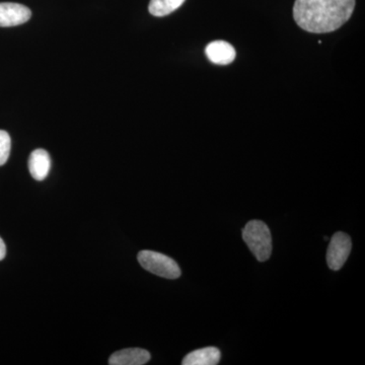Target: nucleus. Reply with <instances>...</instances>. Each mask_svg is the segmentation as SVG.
<instances>
[{
  "mask_svg": "<svg viewBox=\"0 0 365 365\" xmlns=\"http://www.w3.org/2000/svg\"><path fill=\"white\" fill-rule=\"evenodd\" d=\"M51 169V158L45 150H34L29 160V170L36 181H43Z\"/></svg>",
  "mask_w": 365,
  "mask_h": 365,
  "instance_id": "nucleus-8",
  "label": "nucleus"
},
{
  "mask_svg": "<svg viewBox=\"0 0 365 365\" xmlns=\"http://www.w3.org/2000/svg\"><path fill=\"white\" fill-rule=\"evenodd\" d=\"M32 16L30 9L23 4L13 2L0 4V26H16L23 25Z\"/></svg>",
  "mask_w": 365,
  "mask_h": 365,
  "instance_id": "nucleus-5",
  "label": "nucleus"
},
{
  "mask_svg": "<svg viewBox=\"0 0 365 365\" xmlns=\"http://www.w3.org/2000/svg\"><path fill=\"white\" fill-rule=\"evenodd\" d=\"M355 0H295V23L309 33L334 32L351 18Z\"/></svg>",
  "mask_w": 365,
  "mask_h": 365,
  "instance_id": "nucleus-1",
  "label": "nucleus"
},
{
  "mask_svg": "<svg viewBox=\"0 0 365 365\" xmlns=\"http://www.w3.org/2000/svg\"><path fill=\"white\" fill-rule=\"evenodd\" d=\"M11 148V136L6 131L0 130V167L9 160Z\"/></svg>",
  "mask_w": 365,
  "mask_h": 365,
  "instance_id": "nucleus-11",
  "label": "nucleus"
},
{
  "mask_svg": "<svg viewBox=\"0 0 365 365\" xmlns=\"http://www.w3.org/2000/svg\"><path fill=\"white\" fill-rule=\"evenodd\" d=\"M137 259L145 270L160 277L177 279L181 276V269L177 262L165 255L144 250L138 254Z\"/></svg>",
  "mask_w": 365,
  "mask_h": 365,
  "instance_id": "nucleus-3",
  "label": "nucleus"
},
{
  "mask_svg": "<svg viewBox=\"0 0 365 365\" xmlns=\"http://www.w3.org/2000/svg\"><path fill=\"white\" fill-rule=\"evenodd\" d=\"M220 360V351L216 347H206L189 353L182 359V365H216Z\"/></svg>",
  "mask_w": 365,
  "mask_h": 365,
  "instance_id": "nucleus-9",
  "label": "nucleus"
},
{
  "mask_svg": "<svg viewBox=\"0 0 365 365\" xmlns=\"http://www.w3.org/2000/svg\"><path fill=\"white\" fill-rule=\"evenodd\" d=\"M352 242L349 235L338 232L333 235L327 251V263L333 271L340 270L351 252Z\"/></svg>",
  "mask_w": 365,
  "mask_h": 365,
  "instance_id": "nucleus-4",
  "label": "nucleus"
},
{
  "mask_svg": "<svg viewBox=\"0 0 365 365\" xmlns=\"http://www.w3.org/2000/svg\"><path fill=\"white\" fill-rule=\"evenodd\" d=\"M6 255V247L4 242L2 241L1 237H0V261L4 260V257Z\"/></svg>",
  "mask_w": 365,
  "mask_h": 365,
  "instance_id": "nucleus-12",
  "label": "nucleus"
},
{
  "mask_svg": "<svg viewBox=\"0 0 365 365\" xmlns=\"http://www.w3.org/2000/svg\"><path fill=\"white\" fill-rule=\"evenodd\" d=\"M185 0H150L148 11L155 16H165L174 13L184 4Z\"/></svg>",
  "mask_w": 365,
  "mask_h": 365,
  "instance_id": "nucleus-10",
  "label": "nucleus"
},
{
  "mask_svg": "<svg viewBox=\"0 0 365 365\" xmlns=\"http://www.w3.org/2000/svg\"><path fill=\"white\" fill-rule=\"evenodd\" d=\"M242 240L260 262L267 261L272 254V237L266 223L252 220L242 230Z\"/></svg>",
  "mask_w": 365,
  "mask_h": 365,
  "instance_id": "nucleus-2",
  "label": "nucleus"
},
{
  "mask_svg": "<svg viewBox=\"0 0 365 365\" xmlns=\"http://www.w3.org/2000/svg\"><path fill=\"white\" fill-rule=\"evenodd\" d=\"M206 56L212 63L227 66L234 62L235 50L230 43L225 41H215L206 47Z\"/></svg>",
  "mask_w": 365,
  "mask_h": 365,
  "instance_id": "nucleus-7",
  "label": "nucleus"
},
{
  "mask_svg": "<svg viewBox=\"0 0 365 365\" xmlns=\"http://www.w3.org/2000/svg\"><path fill=\"white\" fill-rule=\"evenodd\" d=\"M150 353L141 348H128L113 353L109 359L111 365H143L150 360Z\"/></svg>",
  "mask_w": 365,
  "mask_h": 365,
  "instance_id": "nucleus-6",
  "label": "nucleus"
}]
</instances>
